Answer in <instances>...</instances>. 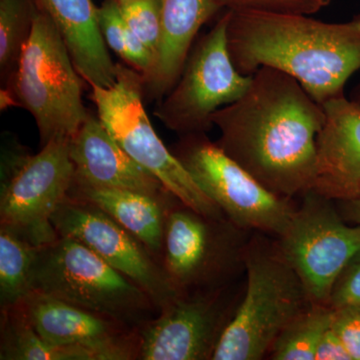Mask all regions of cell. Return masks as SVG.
<instances>
[{
    "label": "cell",
    "mask_w": 360,
    "mask_h": 360,
    "mask_svg": "<svg viewBox=\"0 0 360 360\" xmlns=\"http://www.w3.org/2000/svg\"><path fill=\"white\" fill-rule=\"evenodd\" d=\"M328 305L335 309L343 307H360V250L336 281Z\"/></svg>",
    "instance_id": "obj_27"
},
{
    "label": "cell",
    "mask_w": 360,
    "mask_h": 360,
    "mask_svg": "<svg viewBox=\"0 0 360 360\" xmlns=\"http://www.w3.org/2000/svg\"><path fill=\"white\" fill-rule=\"evenodd\" d=\"M220 11L215 0H161L160 42L143 80L144 98L161 101L181 75L200 28Z\"/></svg>",
    "instance_id": "obj_17"
},
{
    "label": "cell",
    "mask_w": 360,
    "mask_h": 360,
    "mask_svg": "<svg viewBox=\"0 0 360 360\" xmlns=\"http://www.w3.org/2000/svg\"><path fill=\"white\" fill-rule=\"evenodd\" d=\"M82 78L58 28L39 9L1 101L30 111L41 146L54 139H70L89 115L82 103Z\"/></svg>",
    "instance_id": "obj_4"
},
{
    "label": "cell",
    "mask_w": 360,
    "mask_h": 360,
    "mask_svg": "<svg viewBox=\"0 0 360 360\" xmlns=\"http://www.w3.org/2000/svg\"><path fill=\"white\" fill-rule=\"evenodd\" d=\"M70 155L75 186L124 189L161 198L174 196L155 175L132 160L98 116L90 112L70 139Z\"/></svg>",
    "instance_id": "obj_15"
},
{
    "label": "cell",
    "mask_w": 360,
    "mask_h": 360,
    "mask_svg": "<svg viewBox=\"0 0 360 360\" xmlns=\"http://www.w3.org/2000/svg\"><path fill=\"white\" fill-rule=\"evenodd\" d=\"M302 196L277 248L311 302L328 305L336 281L360 250V224L348 225L335 201L314 191Z\"/></svg>",
    "instance_id": "obj_11"
},
{
    "label": "cell",
    "mask_w": 360,
    "mask_h": 360,
    "mask_svg": "<svg viewBox=\"0 0 360 360\" xmlns=\"http://www.w3.org/2000/svg\"><path fill=\"white\" fill-rule=\"evenodd\" d=\"M341 217L345 221L360 224V198L345 201H336Z\"/></svg>",
    "instance_id": "obj_30"
},
{
    "label": "cell",
    "mask_w": 360,
    "mask_h": 360,
    "mask_svg": "<svg viewBox=\"0 0 360 360\" xmlns=\"http://www.w3.org/2000/svg\"><path fill=\"white\" fill-rule=\"evenodd\" d=\"M35 4L58 28L82 79L90 87L113 84L116 65L104 41L92 0H35Z\"/></svg>",
    "instance_id": "obj_18"
},
{
    "label": "cell",
    "mask_w": 360,
    "mask_h": 360,
    "mask_svg": "<svg viewBox=\"0 0 360 360\" xmlns=\"http://www.w3.org/2000/svg\"><path fill=\"white\" fill-rule=\"evenodd\" d=\"M322 106L311 191L335 202L360 198V105L342 96Z\"/></svg>",
    "instance_id": "obj_16"
},
{
    "label": "cell",
    "mask_w": 360,
    "mask_h": 360,
    "mask_svg": "<svg viewBox=\"0 0 360 360\" xmlns=\"http://www.w3.org/2000/svg\"><path fill=\"white\" fill-rule=\"evenodd\" d=\"M20 304L51 345L75 350L84 360L139 359V329L37 290Z\"/></svg>",
    "instance_id": "obj_14"
},
{
    "label": "cell",
    "mask_w": 360,
    "mask_h": 360,
    "mask_svg": "<svg viewBox=\"0 0 360 360\" xmlns=\"http://www.w3.org/2000/svg\"><path fill=\"white\" fill-rule=\"evenodd\" d=\"M333 0H215L222 11L311 15Z\"/></svg>",
    "instance_id": "obj_25"
},
{
    "label": "cell",
    "mask_w": 360,
    "mask_h": 360,
    "mask_svg": "<svg viewBox=\"0 0 360 360\" xmlns=\"http://www.w3.org/2000/svg\"><path fill=\"white\" fill-rule=\"evenodd\" d=\"M350 99L360 105V82L355 85L354 90H352V94H350Z\"/></svg>",
    "instance_id": "obj_31"
},
{
    "label": "cell",
    "mask_w": 360,
    "mask_h": 360,
    "mask_svg": "<svg viewBox=\"0 0 360 360\" xmlns=\"http://www.w3.org/2000/svg\"><path fill=\"white\" fill-rule=\"evenodd\" d=\"M335 309L328 304L312 303L283 329L270 348L274 360H315L317 347L331 328Z\"/></svg>",
    "instance_id": "obj_22"
},
{
    "label": "cell",
    "mask_w": 360,
    "mask_h": 360,
    "mask_svg": "<svg viewBox=\"0 0 360 360\" xmlns=\"http://www.w3.org/2000/svg\"><path fill=\"white\" fill-rule=\"evenodd\" d=\"M323 106L283 71L260 68L245 94L212 115L217 143L281 198L311 191Z\"/></svg>",
    "instance_id": "obj_1"
},
{
    "label": "cell",
    "mask_w": 360,
    "mask_h": 360,
    "mask_svg": "<svg viewBox=\"0 0 360 360\" xmlns=\"http://www.w3.org/2000/svg\"><path fill=\"white\" fill-rule=\"evenodd\" d=\"M40 246L0 225V307L20 304L32 291V276Z\"/></svg>",
    "instance_id": "obj_21"
},
{
    "label": "cell",
    "mask_w": 360,
    "mask_h": 360,
    "mask_svg": "<svg viewBox=\"0 0 360 360\" xmlns=\"http://www.w3.org/2000/svg\"><path fill=\"white\" fill-rule=\"evenodd\" d=\"M315 360H352L333 328L328 329L317 347Z\"/></svg>",
    "instance_id": "obj_29"
},
{
    "label": "cell",
    "mask_w": 360,
    "mask_h": 360,
    "mask_svg": "<svg viewBox=\"0 0 360 360\" xmlns=\"http://www.w3.org/2000/svg\"><path fill=\"white\" fill-rule=\"evenodd\" d=\"M172 153L201 191L239 229L277 238L288 229L295 212L291 200L262 186L206 134L182 135Z\"/></svg>",
    "instance_id": "obj_8"
},
{
    "label": "cell",
    "mask_w": 360,
    "mask_h": 360,
    "mask_svg": "<svg viewBox=\"0 0 360 360\" xmlns=\"http://www.w3.org/2000/svg\"><path fill=\"white\" fill-rule=\"evenodd\" d=\"M99 28L106 45L124 60L127 26L123 20L117 0H105L97 8Z\"/></svg>",
    "instance_id": "obj_26"
},
{
    "label": "cell",
    "mask_w": 360,
    "mask_h": 360,
    "mask_svg": "<svg viewBox=\"0 0 360 360\" xmlns=\"http://www.w3.org/2000/svg\"><path fill=\"white\" fill-rule=\"evenodd\" d=\"M229 13L224 11L212 30L196 40L181 75L155 111L168 129L180 136L207 134L212 115L238 101L252 75L239 72L227 46Z\"/></svg>",
    "instance_id": "obj_10"
},
{
    "label": "cell",
    "mask_w": 360,
    "mask_h": 360,
    "mask_svg": "<svg viewBox=\"0 0 360 360\" xmlns=\"http://www.w3.org/2000/svg\"><path fill=\"white\" fill-rule=\"evenodd\" d=\"M123 20L156 56L160 42L161 0H117Z\"/></svg>",
    "instance_id": "obj_24"
},
{
    "label": "cell",
    "mask_w": 360,
    "mask_h": 360,
    "mask_svg": "<svg viewBox=\"0 0 360 360\" xmlns=\"http://www.w3.org/2000/svg\"><path fill=\"white\" fill-rule=\"evenodd\" d=\"M227 13V46L243 75L260 68L283 71L323 105L345 96L347 80L360 70V14L330 23L305 14Z\"/></svg>",
    "instance_id": "obj_2"
},
{
    "label": "cell",
    "mask_w": 360,
    "mask_h": 360,
    "mask_svg": "<svg viewBox=\"0 0 360 360\" xmlns=\"http://www.w3.org/2000/svg\"><path fill=\"white\" fill-rule=\"evenodd\" d=\"M90 89L97 116L132 160L155 175L182 205L205 217L226 219L153 129L144 108L143 80L139 71L116 63L113 84Z\"/></svg>",
    "instance_id": "obj_6"
},
{
    "label": "cell",
    "mask_w": 360,
    "mask_h": 360,
    "mask_svg": "<svg viewBox=\"0 0 360 360\" xmlns=\"http://www.w3.org/2000/svg\"><path fill=\"white\" fill-rule=\"evenodd\" d=\"M68 194L89 201L108 213L162 262L165 219L168 210L179 201L175 196L161 198L124 189L75 184Z\"/></svg>",
    "instance_id": "obj_19"
},
{
    "label": "cell",
    "mask_w": 360,
    "mask_h": 360,
    "mask_svg": "<svg viewBox=\"0 0 360 360\" xmlns=\"http://www.w3.org/2000/svg\"><path fill=\"white\" fill-rule=\"evenodd\" d=\"M75 167L70 139H54L30 155L20 144L4 148L0 225L37 246L58 238L52 217L70 193Z\"/></svg>",
    "instance_id": "obj_7"
},
{
    "label": "cell",
    "mask_w": 360,
    "mask_h": 360,
    "mask_svg": "<svg viewBox=\"0 0 360 360\" xmlns=\"http://www.w3.org/2000/svg\"><path fill=\"white\" fill-rule=\"evenodd\" d=\"M52 224L59 236L77 239L129 277L160 311L179 295L160 258L94 203L68 194L54 212Z\"/></svg>",
    "instance_id": "obj_12"
},
{
    "label": "cell",
    "mask_w": 360,
    "mask_h": 360,
    "mask_svg": "<svg viewBox=\"0 0 360 360\" xmlns=\"http://www.w3.org/2000/svg\"><path fill=\"white\" fill-rule=\"evenodd\" d=\"M246 288L212 360H259L295 317L312 304L302 281L278 248L250 243Z\"/></svg>",
    "instance_id": "obj_3"
},
{
    "label": "cell",
    "mask_w": 360,
    "mask_h": 360,
    "mask_svg": "<svg viewBox=\"0 0 360 360\" xmlns=\"http://www.w3.org/2000/svg\"><path fill=\"white\" fill-rule=\"evenodd\" d=\"M331 328L342 341L352 360H360V307L336 309Z\"/></svg>",
    "instance_id": "obj_28"
},
{
    "label": "cell",
    "mask_w": 360,
    "mask_h": 360,
    "mask_svg": "<svg viewBox=\"0 0 360 360\" xmlns=\"http://www.w3.org/2000/svg\"><path fill=\"white\" fill-rule=\"evenodd\" d=\"M1 360H84L79 352L47 342L33 328L21 304L1 309Z\"/></svg>",
    "instance_id": "obj_20"
},
{
    "label": "cell",
    "mask_w": 360,
    "mask_h": 360,
    "mask_svg": "<svg viewBox=\"0 0 360 360\" xmlns=\"http://www.w3.org/2000/svg\"><path fill=\"white\" fill-rule=\"evenodd\" d=\"M37 11L35 0H0V75L4 87L18 68Z\"/></svg>",
    "instance_id": "obj_23"
},
{
    "label": "cell",
    "mask_w": 360,
    "mask_h": 360,
    "mask_svg": "<svg viewBox=\"0 0 360 360\" xmlns=\"http://www.w3.org/2000/svg\"><path fill=\"white\" fill-rule=\"evenodd\" d=\"M236 307L229 285L180 292L139 328V359H212Z\"/></svg>",
    "instance_id": "obj_13"
},
{
    "label": "cell",
    "mask_w": 360,
    "mask_h": 360,
    "mask_svg": "<svg viewBox=\"0 0 360 360\" xmlns=\"http://www.w3.org/2000/svg\"><path fill=\"white\" fill-rule=\"evenodd\" d=\"M32 290L139 329L160 314L148 293L77 239L40 246Z\"/></svg>",
    "instance_id": "obj_5"
},
{
    "label": "cell",
    "mask_w": 360,
    "mask_h": 360,
    "mask_svg": "<svg viewBox=\"0 0 360 360\" xmlns=\"http://www.w3.org/2000/svg\"><path fill=\"white\" fill-rule=\"evenodd\" d=\"M248 231L227 219H212L180 201L168 210L162 264L179 292L229 285L245 269Z\"/></svg>",
    "instance_id": "obj_9"
}]
</instances>
